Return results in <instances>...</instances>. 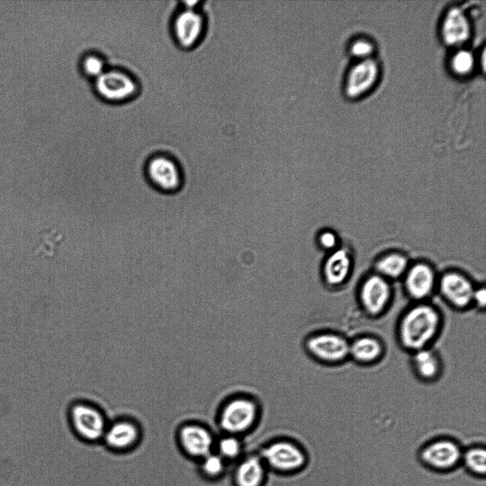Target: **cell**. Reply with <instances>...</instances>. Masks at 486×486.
<instances>
[{"mask_svg": "<svg viewBox=\"0 0 486 486\" xmlns=\"http://www.w3.org/2000/svg\"><path fill=\"white\" fill-rule=\"evenodd\" d=\"M434 273L426 264L413 265L408 272L405 287L408 296L416 302H425L434 287Z\"/></svg>", "mask_w": 486, "mask_h": 486, "instance_id": "ac0fdd59", "label": "cell"}, {"mask_svg": "<svg viewBox=\"0 0 486 486\" xmlns=\"http://www.w3.org/2000/svg\"><path fill=\"white\" fill-rule=\"evenodd\" d=\"M472 283L463 275L456 273L445 274L440 280V290L453 308L463 311L472 305L475 292Z\"/></svg>", "mask_w": 486, "mask_h": 486, "instance_id": "2e32d148", "label": "cell"}, {"mask_svg": "<svg viewBox=\"0 0 486 486\" xmlns=\"http://www.w3.org/2000/svg\"><path fill=\"white\" fill-rule=\"evenodd\" d=\"M67 418L75 437L88 445L101 443L109 422L105 411L98 405L85 400L71 403L67 411Z\"/></svg>", "mask_w": 486, "mask_h": 486, "instance_id": "3957f363", "label": "cell"}, {"mask_svg": "<svg viewBox=\"0 0 486 486\" xmlns=\"http://www.w3.org/2000/svg\"><path fill=\"white\" fill-rule=\"evenodd\" d=\"M229 465L235 463L245 454L244 448L239 436L225 434L216 438L214 450Z\"/></svg>", "mask_w": 486, "mask_h": 486, "instance_id": "603a6c76", "label": "cell"}, {"mask_svg": "<svg viewBox=\"0 0 486 486\" xmlns=\"http://www.w3.org/2000/svg\"><path fill=\"white\" fill-rule=\"evenodd\" d=\"M379 75L377 63L371 59L361 60L347 72L344 80V91L349 97H358L369 91Z\"/></svg>", "mask_w": 486, "mask_h": 486, "instance_id": "5bb4252c", "label": "cell"}, {"mask_svg": "<svg viewBox=\"0 0 486 486\" xmlns=\"http://www.w3.org/2000/svg\"><path fill=\"white\" fill-rule=\"evenodd\" d=\"M350 52L354 57L361 60L369 58L373 52V45L366 39H357L352 43Z\"/></svg>", "mask_w": 486, "mask_h": 486, "instance_id": "4316f807", "label": "cell"}, {"mask_svg": "<svg viewBox=\"0 0 486 486\" xmlns=\"http://www.w3.org/2000/svg\"><path fill=\"white\" fill-rule=\"evenodd\" d=\"M233 465V486H265L270 471L258 453L245 454Z\"/></svg>", "mask_w": 486, "mask_h": 486, "instance_id": "9a60e30c", "label": "cell"}, {"mask_svg": "<svg viewBox=\"0 0 486 486\" xmlns=\"http://www.w3.org/2000/svg\"><path fill=\"white\" fill-rule=\"evenodd\" d=\"M175 441L185 458L197 462L213 451L216 438L205 426L188 422L176 429Z\"/></svg>", "mask_w": 486, "mask_h": 486, "instance_id": "8fae6325", "label": "cell"}, {"mask_svg": "<svg viewBox=\"0 0 486 486\" xmlns=\"http://www.w3.org/2000/svg\"><path fill=\"white\" fill-rule=\"evenodd\" d=\"M391 300V287L381 276H370L361 287L359 303L364 313L370 318L376 319L385 314Z\"/></svg>", "mask_w": 486, "mask_h": 486, "instance_id": "7c38bea8", "label": "cell"}, {"mask_svg": "<svg viewBox=\"0 0 486 486\" xmlns=\"http://www.w3.org/2000/svg\"><path fill=\"white\" fill-rule=\"evenodd\" d=\"M305 347L315 360L327 365L349 361V338L335 331H321L310 335Z\"/></svg>", "mask_w": 486, "mask_h": 486, "instance_id": "9c48e42d", "label": "cell"}, {"mask_svg": "<svg viewBox=\"0 0 486 486\" xmlns=\"http://www.w3.org/2000/svg\"><path fill=\"white\" fill-rule=\"evenodd\" d=\"M463 448L453 437L438 436L420 446L416 458L421 466L431 472L450 474L460 467Z\"/></svg>", "mask_w": 486, "mask_h": 486, "instance_id": "277c9868", "label": "cell"}, {"mask_svg": "<svg viewBox=\"0 0 486 486\" xmlns=\"http://www.w3.org/2000/svg\"><path fill=\"white\" fill-rule=\"evenodd\" d=\"M144 174L148 184L162 194H175L183 185L184 176L179 163L165 152L154 153L146 160Z\"/></svg>", "mask_w": 486, "mask_h": 486, "instance_id": "52a82bcc", "label": "cell"}, {"mask_svg": "<svg viewBox=\"0 0 486 486\" xmlns=\"http://www.w3.org/2000/svg\"><path fill=\"white\" fill-rule=\"evenodd\" d=\"M409 355L412 372L420 381L430 384L441 377L443 371V359L433 347L416 351Z\"/></svg>", "mask_w": 486, "mask_h": 486, "instance_id": "e0dca14e", "label": "cell"}, {"mask_svg": "<svg viewBox=\"0 0 486 486\" xmlns=\"http://www.w3.org/2000/svg\"><path fill=\"white\" fill-rule=\"evenodd\" d=\"M351 260L344 249L334 250L327 258L323 265V275L326 282L332 286L342 284L349 275Z\"/></svg>", "mask_w": 486, "mask_h": 486, "instance_id": "ffe728a7", "label": "cell"}, {"mask_svg": "<svg viewBox=\"0 0 486 486\" xmlns=\"http://www.w3.org/2000/svg\"><path fill=\"white\" fill-rule=\"evenodd\" d=\"M441 312L427 302H415L398 317L395 327L396 342L408 354L433 347L443 330Z\"/></svg>", "mask_w": 486, "mask_h": 486, "instance_id": "6da1fadb", "label": "cell"}, {"mask_svg": "<svg viewBox=\"0 0 486 486\" xmlns=\"http://www.w3.org/2000/svg\"><path fill=\"white\" fill-rule=\"evenodd\" d=\"M407 259L400 254H390L382 258L376 264L378 271L391 278L400 277L407 268Z\"/></svg>", "mask_w": 486, "mask_h": 486, "instance_id": "d4e9b609", "label": "cell"}, {"mask_svg": "<svg viewBox=\"0 0 486 486\" xmlns=\"http://www.w3.org/2000/svg\"><path fill=\"white\" fill-rule=\"evenodd\" d=\"M470 26L465 12L460 8H451L445 14L441 25V36L448 45L455 46L469 38Z\"/></svg>", "mask_w": 486, "mask_h": 486, "instance_id": "d6986e66", "label": "cell"}, {"mask_svg": "<svg viewBox=\"0 0 486 486\" xmlns=\"http://www.w3.org/2000/svg\"><path fill=\"white\" fill-rule=\"evenodd\" d=\"M197 470L204 479L216 481L222 478L229 464L214 450L196 462Z\"/></svg>", "mask_w": 486, "mask_h": 486, "instance_id": "7402d4cb", "label": "cell"}, {"mask_svg": "<svg viewBox=\"0 0 486 486\" xmlns=\"http://www.w3.org/2000/svg\"><path fill=\"white\" fill-rule=\"evenodd\" d=\"M460 467L468 475L485 479L486 473V448L485 444L474 443L463 448Z\"/></svg>", "mask_w": 486, "mask_h": 486, "instance_id": "44dd1931", "label": "cell"}, {"mask_svg": "<svg viewBox=\"0 0 486 486\" xmlns=\"http://www.w3.org/2000/svg\"><path fill=\"white\" fill-rule=\"evenodd\" d=\"M258 416V406L254 400L246 396H236L222 406L218 426L225 434L240 437L255 426Z\"/></svg>", "mask_w": 486, "mask_h": 486, "instance_id": "ba28073f", "label": "cell"}, {"mask_svg": "<svg viewBox=\"0 0 486 486\" xmlns=\"http://www.w3.org/2000/svg\"><path fill=\"white\" fill-rule=\"evenodd\" d=\"M98 99L106 104L120 105L134 100L141 91L135 75L122 66H108L105 71L91 82Z\"/></svg>", "mask_w": 486, "mask_h": 486, "instance_id": "7a4b0ae2", "label": "cell"}, {"mask_svg": "<svg viewBox=\"0 0 486 486\" xmlns=\"http://www.w3.org/2000/svg\"><path fill=\"white\" fill-rule=\"evenodd\" d=\"M269 471L280 475H293L308 464V455L297 443L286 438L276 439L264 445L258 452Z\"/></svg>", "mask_w": 486, "mask_h": 486, "instance_id": "5b68a950", "label": "cell"}, {"mask_svg": "<svg viewBox=\"0 0 486 486\" xmlns=\"http://www.w3.org/2000/svg\"><path fill=\"white\" fill-rule=\"evenodd\" d=\"M384 342L377 335L363 333L349 339V360L361 366L378 364L386 354Z\"/></svg>", "mask_w": 486, "mask_h": 486, "instance_id": "4fadbf2b", "label": "cell"}, {"mask_svg": "<svg viewBox=\"0 0 486 486\" xmlns=\"http://www.w3.org/2000/svg\"><path fill=\"white\" fill-rule=\"evenodd\" d=\"M207 23L202 7L189 9L179 6L169 23V34L175 46L182 51L194 50L204 39Z\"/></svg>", "mask_w": 486, "mask_h": 486, "instance_id": "8992f818", "label": "cell"}, {"mask_svg": "<svg viewBox=\"0 0 486 486\" xmlns=\"http://www.w3.org/2000/svg\"><path fill=\"white\" fill-rule=\"evenodd\" d=\"M141 424L130 416H120L109 421L100 444L110 452L125 454L134 451L142 444Z\"/></svg>", "mask_w": 486, "mask_h": 486, "instance_id": "30bf717a", "label": "cell"}, {"mask_svg": "<svg viewBox=\"0 0 486 486\" xmlns=\"http://www.w3.org/2000/svg\"><path fill=\"white\" fill-rule=\"evenodd\" d=\"M78 68L83 77L93 81L108 68L105 56L95 51H90L79 57Z\"/></svg>", "mask_w": 486, "mask_h": 486, "instance_id": "cb8c5ba5", "label": "cell"}, {"mask_svg": "<svg viewBox=\"0 0 486 486\" xmlns=\"http://www.w3.org/2000/svg\"><path fill=\"white\" fill-rule=\"evenodd\" d=\"M486 302V291L484 287L475 290L472 297V305L479 310H485Z\"/></svg>", "mask_w": 486, "mask_h": 486, "instance_id": "f1b7e54d", "label": "cell"}, {"mask_svg": "<svg viewBox=\"0 0 486 486\" xmlns=\"http://www.w3.org/2000/svg\"><path fill=\"white\" fill-rule=\"evenodd\" d=\"M317 241L323 249L333 250L337 243V237L331 231H324L319 234Z\"/></svg>", "mask_w": 486, "mask_h": 486, "instance_id": "83f0119b", "label": "cell"}, {"mask_svg": "<svg viewBox=\"0 0 486 486\" xmlns=\"http://www.w3.org/2000/svg\"><path fill=\"white\" fill-rule=\"evenodd\" d=\"M474 66V58L470 52L460 50L456 52L451 60V68L458 75L468 74Z\"/></svg>", "mask_w": 486, "mask_h": 486, "instance_id": "484cf974", "label": "cell"}]
</instances>
